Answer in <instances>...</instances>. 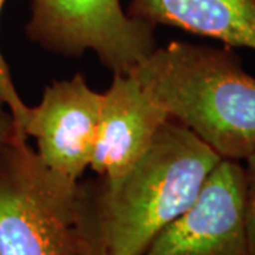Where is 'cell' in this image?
Instances as JSON below:
<instances>
[{
	"label": "cell",
	"instance_id": "cell-2",
	"mask_svg": "<svg viewBox=\"0 0 255 255\" xmlns=\"http://www.w3.org/2000/svg\"><path fill=\"white\" fill-rule=\"evenodd\" d=\"M220 157L169 118L136 163L117 182L88 180L104 241L114 255H143L197 199Z\"/></svg>",
	"mask_w": 255,
	"mask_h": 255
},
{
	"label": "cell",
	"instance_id": "cell-5",
	"mask_svg": "<svg viewBox=\"0 0 255 255\" xmlns=\"http://www.w3.org/2000/svg\"><path fill=\"white\" fill-rule=\"evenodd\" d=\"M143 255H251L244 210V166L221 159L189 209Z\"/></svg>",
	"mask_w": 255,
	"mask_h": 255
},
{
	"label": "cell",
	"instance_id": "cell-8",
	"mask_svg": "<svg viewBox=\"0 0 255 255\" xmlns=\"http://www.w3.org/2000/svg\"><path fill=\"white\" fill-rule=\"evenodd\" d=\"M128 14L255 51V0H130Z\"/></svg>",
	"mask_w": 255,
	"mask_h": 255
},
{
	"label": "cell",
	"instance_id": "cell-9",
	"mask_svg": "<svg viewBox=\"0 0 255 255\" xmlns=\"http://www.w3.org/2000/svg\"><path fill=\"white\" fill-rule=\"evenodd\" d=\"M77 253L75 255H114L101 234L92 201L90 183L80 182L77 206Z\"/></svg>",
	"mask_w": 255,
	"mask_h": 255
},
{
	"label": "cell",
	"instance_id": "cell-3",
	"mask_svg": "<svg viewBox=\"0 0 255 255\" xmlns=\"http://www.w3.org/2000/svg\"><path fill=\"white\" fill-rule=\"evenodd\" d=\"M78 187L27 139L0 145V255H75Z\"/></svg>",
	"mask_w": 255,
	"mask_h": 255
},
{
	"label": "cell",
	"instance_id": "cell-6",
	"mask_svg": "<svg viewBox=\"0 0 255 255\" xmlns=\"http://www.w3.org/2000/svg\"><path fill=\"white\" fill-rule=\"evenodd\" d=\"M102 92L82 74L47 85L41 101L28 108L24 133L36 153L55 173L80 182L90 167L100 129Z\"/></svg>",
	"mask_w": 255,
	"mask_h": 255
},
{
	"label": "cell",
	"instance_id": "cell-4",
	"mask_svg": "<svg viewBox=\"0 0 255 255\" xmlns=\"http://www.w3.org/2000/svg\"><path fill=\"white\" fill-rule=\"evenodd\" d=\"M155 28L130 17L121 0H31L24 33L46 51H92L114 74H129L156 48Z\"/></svg>",
	"mask_w": 255,
	"mask_h": 255
},
{
	"label": "cell",
	"instance_id": "cell-10",
	"mask_svg": "<svg viewBox=\"0 0 255 255\" xmlns=\"http://www.w3.org/2000/svg\"><path fill=\"white\" fill-rule=\"evenodd\" d=\"M7 0H0V14H1V10L3 6ZM0 100L6 104V107L9 108L10 114L13 115V119L16 122V127L17 129L26 136L24 133V124H26V119H27L28 108L24 101L21 100L20 94H18L17 88L14 85L13 81V77L10 73V68L4 57L0 51Z\"/></svg>",
	"mask_w": 255,
	"mask_h": 255
},
{
	"label": "cell",
	"instance_id": "cell-1",
	"mask_svg": "<svg viewBox=\"0 0 255 255\" xmlns=\"http://www.w3.org/2000/svg\"><path fill=\"white\" fill-rule=\"evenodd\" d=\"M129 74L221 159L241 162L255 152V77L236 48L170 41Z\"/></svg>",
	"mask_w": 255,
	"mask_h": 255
},
{
	"label": "cell",
	"instance_id": "cell-11",
	"mask_svg": "<svg viewBox=\"0 0 255 255\" xmlns=\"http://www.w3.org/2000/svg\"><path fill=\"white\" fill-rule=\"evenodd\" d=\"M244 210L250 251L255 255V152L244 159Z\"/></svg>",
	"mask_w": 255,
	"mask_h": 255
},
{
	"label": "cell",
	"instance_id": "cell-12",
	"mask_svg": "<svg viewBox=\"0 0 255 255\" xmlns=\"http://www.w3.org/2000/svg\"><path fill=\"white\" fill-rule=\"evenodd\" d=\"M16 139H28V137L24 136L18 130L9 108L0 100V145L16 140Z\"/></svg>",
	"mask_w": 255,
	"mask_h": 255
},
{
	"label": "cell",
	"instance_id": "cell-7",
	"mask_svg": "<svg viewBox=\"0 0 255 255\" xmlns=\"http://www.w3.org/2000/svg\"><path fill=\"white\" fill-rule=\"evenodd\" d=\"M170 118L132 74H114L102 92L100 129L91 167L105 182H117L145 155Z\"/></svg>",
	"mask_w": 255,
	"mask_h": 255
}]
</instances>
